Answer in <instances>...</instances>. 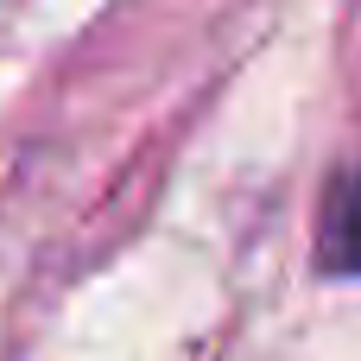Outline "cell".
<instances>
[{
    "label": "cell",
    "instance_id": "6da1fadb",
    "mask_svg": "<svg viewBox=\"0 0 361 361\" xmlns=\"http://www.w3.org/2000/svg\"><path fill=\"white\" fill-rule=\"evenodd\" d=\"M324 267L361 273V159L343 171V184L324 203Z\"/></svg>",
    "mask_w": 361,
    "mask_h": 361
}]
</instances>
